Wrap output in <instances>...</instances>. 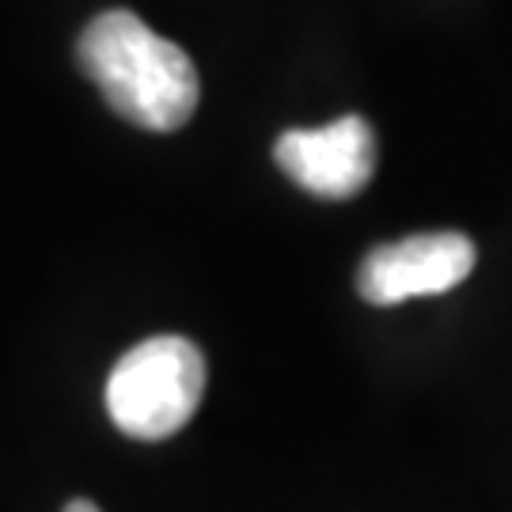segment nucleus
I'll use <instances>...</instances> for the list:
<instances>
[{"instance_id": "nucleus-1", "label": "nucleus", "mask_w": 512, "mask_h": 512, "mask_svg": "<svg viewBox=\"0 0 512 512\" xmlns=\"http://www.w3.org/2000/svg\"><path fill=\"white\" fill-rule=\"evenodd\" d=\"M76 57L110 110L133 126L171 133L198 107L202 84L194 61L133 12L118 8L95 16L76 42Z\"/></svg>"}, {"instance_id": "nucleus-4", "label": "nucleus", "mask_w": 512, "mask_h": 512, "mask_svg": "<svg viewBox=\"0 0 512 512\" xmlns=\"http://www.w3.org/2000/svg\"><path fill=\"white\" fill-rule=\"evenodd\" d=\"M274 160L300 190L346 202L365 190L376 171V133L361 114H346L319 129H289L277 137Z\"/></svg>"}, {"instance_id": "nucleus-5", "label": "nucleus", "mask_w": 512, "mask_h": 512, "mask_svg": "<svg viewBox=\"0 0 512 512\" xmlns=\"http://www.w3.org/2000/svg\"><path fill=\"white\" fill-rule=\"evenodd\" d=\"M61 512H99V505H95V501H88V497H76V501H69Z\"/></svg>"}, {"instance_id": "nucleus-3", "label": "nucleus", "mask_w": 512, "mask_h": 512, "mask_svg": "<svg viewBox=\"0 0 512 512\" xmlns=\"http://www.w3.org/2000/svg\"><path fill=\"white\" fill-rule=\"evenodd\" d=\"M475 243L463 232H421L399 243L372 247L357 270V293L368 304H403L418 296H440L467 281L475 270Z\"/></svg>"}, {"instance_id": "nucleus-2", "label": "nucleus", "mask_w": 512, "mask_h": 512, "mask_svg": "<svg viewBox=\"0 0 512 512\" xmlns=\"http://www.w3.org/2000/svg\"><path fill=\"white\" fill-rule=\"evenodd\" d=\"M202 395V349L179 334L145 338L107 376V414L133 440L175 437L198 414Z\"/></svg>"}]
</instances>
